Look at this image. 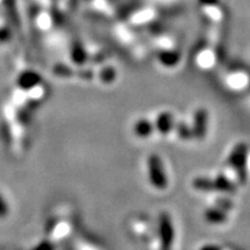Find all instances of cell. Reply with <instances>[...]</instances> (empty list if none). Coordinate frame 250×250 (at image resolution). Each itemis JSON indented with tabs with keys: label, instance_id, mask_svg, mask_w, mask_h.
I'll return each mask as SVG.
<instances>
[{
	"label": "cell",
	"instance_id": "6",
	"mask_svg": "<svg viewBox=\"0 0 250 250\" xmlns=\"http://www.w3.org/2000/svg\"><path fill=\"white\" fill-rule=\"evenodd\" d=\"M205 219L210 224H215L220 225L224 224L226 221V213L224 211L217 210V208H211V210H208L205 213Z\"/></svg>",
	"mask_w": 250,
	"mask_h": 250
},
{
	"label": "cell",
	"instance_id": "9",
	"mask_svg": "<svg viewBox=\"0 0 250 250\" xmlns=\"http://www.w3.org/2000/svg\"><path fill=\"white\" fill-rule=\"evenodd\" d=\"M214 187L215 189L223 190V191H230L233 190L232 184L228 182V180L225 176H219L214 180Z\"/></svg>",
	"mask_w": 250,
	"mask_h": 250
},
{
	"label": "cell",
	"instance_id": "2",
	"mask_svg": "<svg viewBox=\"0 0 250 250\" xmlns=\"http://www.w3.org/2000/svg\"><path fill=\"white\" fill-rule=\"evenodd\" d=\"M247 161V147L245 144H239L233 148L229 155V164L240 175V180L245 177V166Z\"/></svg>",
	"mask_w": 250,
	"mask_h": 250
},
{
	"label": "cell",
	"instance_id": "3",
	"mask_svg": "<svg viewBox=\"0 0 250 250\" xmlns=\"http://www.w3.org/2000/svg\"><path fill=\"white\" fill-rule=\"evenodd\" d=\"M160 230H161V239L162 243H164L165 249H169L174 239V232H173V225L168 215H161L160 219Z\"/></svg>",
	"mask_w": 250,
	"mask_h": 250
},
{
	"label": "cell",
	"instance_id": "4",
	"mask_svg": "<svg viewBox=\"0 0 250 250\" xmlns=\"http://www.w3.org/2000/svg\"><path fill=\"white\" fill-rule=\"evenodd\" d=\"M208 112L205 109H199L196 111L195 117H193V132H195L197 138H203L205 137L206 130H208Z\"/></svg>",
	"mask_w": 250,
	"mask_h": 250
},
{
	"label": "cell",
	"instance_id": "5",
	"mask_svg": "<svg viewBox=\"0 0 250 250\" xmlns=\"http://www.w3.org/2000/svg\"><path fill=\"white\" fill-rule=\"evenodd\" d=\"M173 126V117L169 112H164L156 120V127L161 133H168Z\"/></svg>",
	"mask_w": 250,
	"mask_h": 250
},
{
	"label": "cell",
	"instance_id": "1",
	"mask_svg": "<svg viewBox=\"0 0 250 250\" xmlns=\"http://www.w3.org/2000/svg\"><path fill=\"white\" fill-rule=\"evenodd\" d=\"M147 173L149 182L159 190H164L168 187V180L166 176L164 164L160 156L153 154L147 160Z\"/></svg>",
	"mask_w": 250,
	"mask_h": 250
},
{
	"label": "cell",
	"instance_id": "10",
	"mask_svg": "<svg viewBox=\"0 0 250 250\" xmlns=\"http://www.w3.org/2000/svg\"><path fill=\"white\" fill-rule=\"evenodd\" d=\"M8 213V206L6 204L5 199L0 195V218H4Z\"/></svg>",
	"mask_w": 250,
	"mask_h": 250
},
{
	"label": "cell",
	"instance_id": "8",
	"mask_svg": "<svg viewBox=\"0 0 250 250\" xmlns=\"http://www.w3.org/2000/svg\"><path fill=\"white\" fill-rule=\"evenodd\" d=\"M193 187L196 188V189H199V190H213L215 189L214 187V181H211L208 179H196L193 181Z\"/></svg>",
	"mask_w": 250,
	"mask_h": 250
},
{
	"label": "cell",
	"instance_id": "11",
	"mask_svg": "<svg viewBox=\"0 0 250 250\" xmlns=\"http://www.w3.org/2000/svg\"><path fill=\"white\" fill-rule=\"evenodd\" d=\"M199 250H221V248L217 245H205Z\"/></svg>",
	"mask_w": 250,
	"mask_h": 250
},
{
	"label": "cell",
	"instance_id": "7",
	"mask_svg": "<svg viewBox=\"0 0 250 250\" xmlns=\"http://www.w3.org/2000/svg\"><path fill=\"white\" fill-rule=\"evenodd\" d=\"M153 125L146 120H140L134 125V132L138 137H147L152 133Z\"/></svg>",
	"mask_w": 250,
	"mask_h": 250
}]
</instances>
